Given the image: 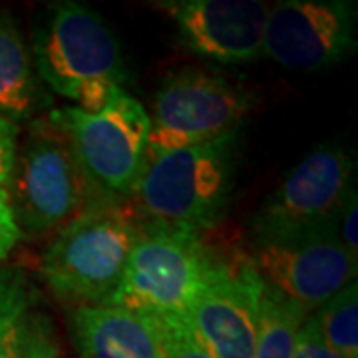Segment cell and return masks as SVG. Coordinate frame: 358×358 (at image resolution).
<instances>
[{
  "label": "cell",
  "mask_w": 358,
  "mask_h": 358,
  "mask_svg": "<svg viewBox=\"0 0 358 358\" xmlns=\"http://www.w3.org/2000/svg\"><path fill=\"white\" fill-rule=\"evenodd\" d=\"M136 215L122 203L92 201L66 223L40 261L52 293L80 307L103 305L143 229Z\"/></svg>",
  "instance_id": "3957f363"
},
{
  "label": "cell",
  "mask_w": 358,
  "mask_h": 358,
  "mask_svg": "<svg viewBox=\"0 0 358 358\" xmlns=\"http://www.w3.org/2000/svg\"><path fill=\"white\" fill-rule=\"evenodd\" d=\"M64 136L88 179L106 193L129 195L148 162L150 114L140 100L120 92L98 114L78 108L48 117Z\"/></svg>",
  "instance_id": "8992f818"
},
{
  "label": "cell",
  "mask_w": 358,
  "mask_h": 358,
  "mask_svg": "<svg viewBox=\"0 0 358 358\" xmlns=\"http://www.w3.org/2000/svg\"><path fill=\"white\" fill-rule=\"evenodd\" d=\"M263 281L249 259H215L187 320L215 358H253Z\"/></svg>",
  "instance_id": "8fae6325"
},
{
  "label": "cell",
  "mask_w": 358,
  "mask_h": 358,
  "mask_svg": "<svg viewBox=\"0 0 358 358\" xmlns=\"http://www.w3.org/2000/svg\"><path fill=\"white\" fill-rule=\"evenodd\" d=\"M293 358H345L343 355H338L336 350H333L331 346L327 345L320 336L319 329L315 324L313 317L308 315L301 331L296 334V343H294Z\"/></svg>",
  "instance_id": "ffe728a7"
},
{
  "label": "cell",
  "mask_w": 358,
  "mask_h": 358,
  "mask_svg": "<svg viewBox=\"0 0 358 358\" xmlns=\"http://www.w3.org/2000/svg\"><path fill=\"white\" fill-rule=\"evenodd\" d=\"M237 134L148 157L136 183L138 215L152 225L203 231L225 215L235 187Z\"/></svg>",
  "instance_id": "7a4b0ae2"
},
{
  "label": "cell",
  "mask_w": 358,
  "mask_h": 358,
  "mask_svg": "<svg viewBox=\"0 0 358 358\" xmlns=\"http://www.w3.org/2000/svg\"><path fill=\"white\" fill-rule=\"evenodd\" d=\"M40 106V86L30 52L8 14L0 13V115L26 120Z\"/></svg>",
  "instance_id": "5bb4252c"
},
{
  "label": "cell",
  "mask_w": 358,
  "mask_h": 358,
  "mask_svg": "<svg viewBox=\"0 0 358 358\" xmlns=\"http://www.w3.org/2000/svg\"><path fill=\"white\" fill-rule=\"evenodd\" d=\"M32 50L38 76L86 114H98L124 92V62L114 32L80 2L50 6L34 32Z\"/></svg>",
  "instance_id": "6da1fadb"
},
{
  "label": "cell",
  "mask_w": 358,
  "mask_h": 358,
  "mask_svg": "<svg viewBox=\"0 0 358 358\" xmlns=\"http://www.w3.org/2000/svg\"><path fill=\"white\" fill-rule=\"evenodd\" d=\"M92 185L64 136L50 122H36L16 152L4 192L22 235H44L62 229L92 203Z\"/></svg>",
  "instance_id": "5b68a950"
},
{
  "label": "cell",
  "mask_w": 358,
  "mask_h": 358,
  "mask_svg": "<svg viewBox=\"0 0 358 358\" xmlns=\"http://www.w3.org/2000/svg\"><path fill=\"white\" fill-rule=\"evenodd\" d=\"M307 317L296 303L263 282L253 358H293L296 334Z\"/></svg>",
  "instance_id": "9a60e30c"
},
{
  "label": "cell",
  "mask_w": 358,
  "mask_h": 358,
  "mask_svg": "<svg viewBox=\"0 0 358 358\" xmlns=\"http://www.w3.org/2000/svg\"><path fill=\"white\" fill-rule=\"evenodd\" d=\"M247 259L261 281L308 315L357 279V253L334 233L253 239Z\"/></svg>",
  "instance_id": "9c48e42d"
},
{
  "label": "cell",
  "mask_w": 358,
  "mask_h": 358,
  "mask_svg": "<svg viewBox=\"0 0 358 358\" xmlns=\"http://www.w3.org/2000/svg\"><path fill=\"white\" fill-rule=\"evenodd\" d=\"M157 8L173 20L181 44L201 58L245 64L263 56L267 2L167 0Z\"/></svg>",
  "instance_id": "7c38bea8"
},
{
  "label": "cell",
  "mask_w": 358,
  "mask_h": 358,
  "mask_svg": "<svg viewBox=\"0 0 358 358\" xmlns=\"http://www.w3.org/2000/svg\"><path fill=\"white\" fill-rule=\"evenodd\" d=\"M251 98L229 80L185 68L157 90L150 114L148 157L235 136Z\"/></svg>",
  "instance_id": "52a82bcc"
},
{
  "label": "cell",
  "mask_w": 358,
  "mask_h": 358,
  "mask_svg": "<svg viewBox=\"0 0 358 358\" xmlns=\"http://www.w3.org/2000/svg\"><path fill=\"white\" fill-rule=\"evenodd\" d=\"M72 331L84 358H166L157 320L128 308L78 307Z\"/></svg>",
  "instance_id": "4fadbf2b"
},
{
  "label": "cell",
  "mask_w": 358,
  "mask_h": 358,
  "mask_svg": "<svg viewBox=\"0 0 358 358\" xmlns=\"http://www.w3.org/2000/svg\"><path fill=\"white\" fill-rule=\"evenodd\" d=\"M355 159L338 143H324L299 162L253 217V239L336 235V221L352 189Z\"/></svg>",
  "instance_id": "ba28073f"
},
{
  "label": "cell",
  "mask_w": 358,
  "mask_h": 358,
  "mask_svg": "<svg viewBox=\"0 0 358 358\" xmlns=\"http://www.w3.org/2000/svg\"><path fill=\"white\" fill-rule=\"evenodd\" d=\"M215 259L199 231L148 223L103 305L152 319L187 317Z\"/></svg>",
  "instance_id": "277c9868"
},
{
  "label": "cell",
  "mask_w": 358,
  "mask_h": 358,
  "mask_svg": "<svg viewBox=\"0 0 358 358\" xmlns=\"http://www.w3.org/2000/svg\"><path fill=\"white\" fill-rule=\"evenodd\" d=\"M327 345L345 358H358V289L350 282L310 313Z\"/></svg>",
  "instance_id": "e0dca14e"
},
{
  "label": "cell",
  "mask_w": 358,
  "mask_h": 358,
  "mask_svg": "<svg viewBox=\"0 0 358 358\" xmlns=\"http://www.w3.org/2000/svg\"><path fill=\"white\" fill-rule=\"evenodd\" d=\"M32 301L24 275L0 267V358H20L32 320Z\"/></svg>",
  "instance_id": "2e32d148"
},
{
  "label": "cell",
  "mask_w": 358,
  "mask_h": 358,
  "mask_svg": "<svg viewBox=\"0 0 358 358\" xmlns=\"http://www.w3.org/2000/svg\"><path fill=\"white\" fill-rule=\"evenodd\" d=\"M159 324L166 358H215L193 333L187 317L155 319Z\"/></svg>",
  "instance_id": "ac0fdd59"
},
{
  "label": "cell",
  "mask_w": 358,
  "mask_h": 358,
  "mask_svg": "<svg viewBox=\"0 0 358 358\" xmlns=\"http://www.w3.org/2000/svg\"><path fill=\"white\" fill-rule=\"evenodd\" d=\"M357 48V4L348 0H282L268 6L263 56L289 70L338 64Z\"/></svg>",
  "instance_id": "30bf717a"
},
{
  "label": "cell",
  "mask_w": 358,
  "mask_h": 358,
  "mask_svg": "<svg viewBox=\"0 0 358 358\" xmlns=\"http://www.w3.org/2000/svg\"><path fill=\"white\" fill-rule=\"evenodd\" d=\"M20 358H60V350L52 336L50 324L42 315H32Z\"/></svg>",
  "instance_id": "d6986e66"
},
{
  "label": "cell",
  "mask_w": 358,
  "mask_h": 358,
  "mask_svg": "<svg viewBox=\"0 0 358 358\" xmlns=\"http://www.w3.org/2000/svg\"><path fill=\"white\" fill-rule=\"evenodd\" d=\"M357 193L352 192L345 201L341 211V217L336 221V237L345 245L350 253H357L358 235H357Z\"/></svg>",
  "instance_id": "603a6c76"
},
{
  "label": "cell",
  "mask_w": 358,
  "mask_h": 358,
  "mask_svg": "<svg viewBox=\"0 0 358 358\" xmlns=\"http://www.w3.org/2000/svg\"><path fill=\"white\" fill-rule=\"evenodd\" d=\"M18 152V126L16 122L0 115V189H6L13 178Z\"/></svg>",
  "instance_id": "44dd1931"
},
{
  "label": "cell",
  "mask_w": 358,
  "mask_h": 358,
  "mask_svg": "<svg viewBox=\"0 0 358 358\" xmlns=\"http://www.w3.org/2000/svg\"><path fill=\"white\" fill-rule=\"evenodd\" d=\"M20 239H22V231L14 219L8 195L4 189H0V261H4L13 253L14 247L20 243Z\"/></svg>",
  "instance_id": "7402d4cb"
}]
</instances>
